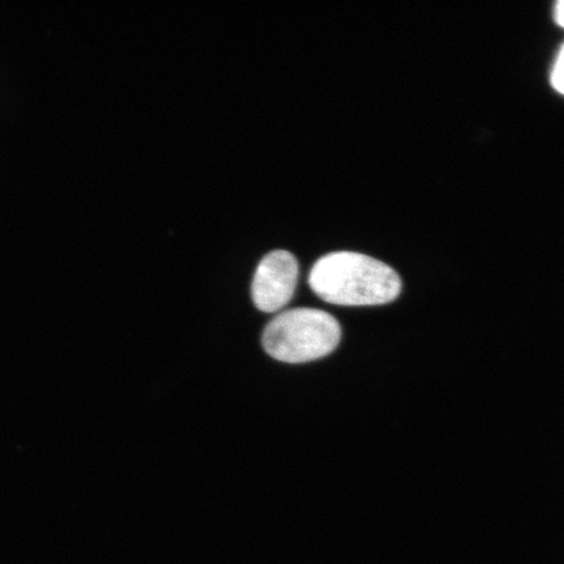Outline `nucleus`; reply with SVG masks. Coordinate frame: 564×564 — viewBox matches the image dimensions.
<instances>
[{
	"label": "nucleus",
	"mask_w": 564,
	"mask_h": 564,
	"mask_svg": "<svg viewBox=\"0 0 564 564\" xmlns=\"http://www.w3.org/2000/svg\"><path fill=\"white\" fill-rule=\"evenodd\" d=\"M552 86L556 91L564 96V45L558 56H556L552 70Z\"/></svg>",
	"instance_id": "nucleus-4"
},
{
	"label": "nucleus",
	"mask_w": 564,
	"mask_h": 564,
	"mask_svg": "<svg viewBox=\"0 0 564 564\" xmlns=\"http://www.w3.org/2000/svg\"><path fill=\"white\" fill-rule=\"evenodd\" d=\"M554 15L556 24L564 28V0H561V2L556 3Z\"/></svg>",
	"instance_id": "nucleus-5"
},
{
	"label": "nucleus",
	"mask_w": 564,
	"mask_h": 564,
	"mask_svg": "<svg viewBox=\"0 0 564 564\" xmlns=\"http://www.w3.org/2000/svg\"><path fill=\"white\" fill-rule=\"evenodd\" d=\"M308 285L321 300L349 307L384 305L401 292V279L393 268L351 251L329 252L317 259Z\"/></svg>",
	"instance_id": "nucleus-1"
},
{
	"label": "nucleus",
	"mask_w": 564,
	"mask_h": 564,
	"mask_svg": "<svg viewBox=\"0 0 564 564\" xmlns=\"http://www.w3.org/2000/svg\"><path fill=\"white\" fill-rule=\"evenodd\" d=\"M299 260L292 252L274 250L260 260L253 274L251 295L260 312L273 314L293 299L299 282Z\"/></svg>",
	"instance_id": "nucleus-3"
},
{
	"label": "nucleus",
	"mask_w": 564,
	"mask_h": 564,
	"mask_svg": "<svg viewBox=\"0 0 564 564\" xmlns=\"http://www.w3.org/2000/svg\"><path fill=\"white\" fill-rule=\"evenodd\" d=\"M340 340V324L317 308L288 310L274 316L263 333L264 350L285 364H306L327 357Z\"/></svg>",
	"instance_id": "nucleus-2"
}]
</instances>
